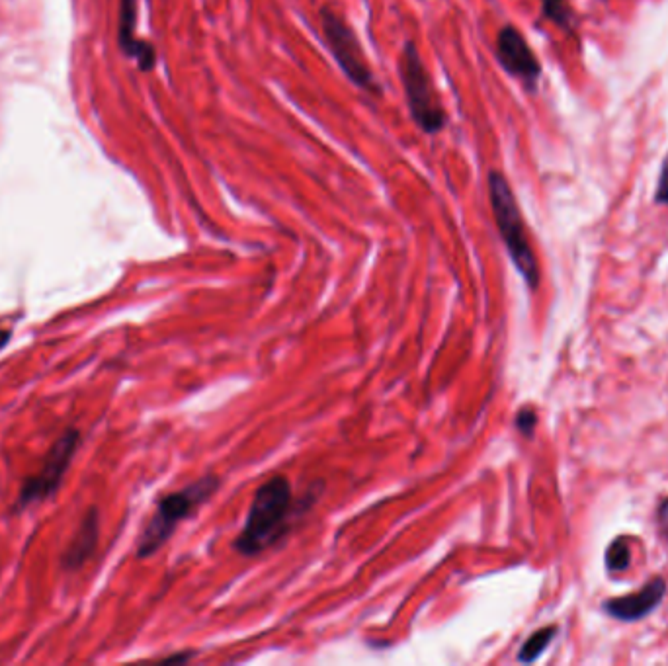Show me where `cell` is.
<instances>
[{
  "label": "cell",
  "mask_w": 668,
  "mask_h": 666,
  "mask_svg": "<svg viewBox=\"0 0 668 666\" xmlns=\"http://www.w3.org/2000/svg\"><path fill=\"white\" fill-rule=\"evenodd\" d=\"M10 336H12V331H10V329H2V327H0V350L10 342Z\"/></svg>",
  "instance_id": "17"
},
{
  "label": "cell",
  "mask_w": 668,
  "mask_h": 666,
  "mask_svg": "<svg viewBox=\"0 0 668 666\" xmlns=\"http://www.w3.org/2000/svg\"><path fill=\"white\" fill-rule=\"evenodd\" d=\"M137 26V0H120V16H118V43L122 53L135 59L139 71L149 73L157 65V51L145 40L135 38Z\"/></svg>",
  "instance_id": "8"
},
{
  "label": "cell",
  "mask_w": 668,
  "mask_h": 666,
  "mask_svg": "<svg viewBox=\"0 0 668 666\" xmlns=\"http://www.w3.org/2000/svg\"><path fill=\"white\" fill-rule=\"evenodd\" d=\"M557 635V627L555 625H549V627H543L540 631L532 633L526 643L522 645L520 649V655H518V661L520 663H534L543 651L549 647V643L553 641V637Z\"/></svg>",
  "instance_id": "11"
},
{
  "label": "cell",
  "mask_w": 668,
  "mask_h": 666,
  "mask_svg": "<svg viewBox=\"0 0 668 666\" xmlns=\"http://www.w3.org/2000/svg\"><path fill=\"white\" fill-rule=\"evenodd\" d=\"M319 20H321L323 40L327 43L344 77L362 92L374 98H381L383 88L377 83L376 75L370 67V61L364 53V47L358 40L354 28L342 18V14L334 10L333 6H323L319 10Z\"/></svg>",
  "instance_id": "5"
},
{
  "label": "cell",
  "mask_w": 668,
  "mask_h": 666,
  "mask_svg": "<svg viewBox=\"0 0 668 666\" xmlns=\"http://www.w3.org/2000/svg\"><path fill=\"white\" fill-rule=\"evenodd\" d=\"M297 504L292 483L286 477H272L254 495L243 532L235 538V549L254 557L280 542L290 528Z\"/></svg>",
  "instance_id": "1"
},
{
  "label": "cell",
  "mask_w": 668,
  "mask_h": 666,
  "mask_svg": "<svg viewBox=\"0 0 668 666\" xmlns=\"http://www.w3.org/2000/svg\"><path fill=\"white\" fill-rule=\"evenodd\" d=\"M536 422H538V418H536V413L532 409L520 411L518 418H516V426L524 436H532V432L536 428Z\"/></svg>",
  "instance_id": "14"
},
{
  "label": "cell",
  "mask_w": 668,
  "mask_h": 666,
  "mask_svg": "<svg viewBox=\"0 0 668 666\" xmlns=\"http://www.w3.org/2000/svg\"><path fill=\"white\" fill-rule=\"evenodd\" d=\"M631 563V549L626 538H616L612 545L606 551V567L612 573H620L626 571Z\"/></svg>",
  "instance_id": "13"
},
{
  "label": "cell",
  "mask_w": 668,
  "mask_h": 666,
  "mask_svg": "<svg viewBox=\"0 0 668 666\" xmlns=\"http://www.w3.org/2000/svg\"><path fill=\"white\" fill-rule=\"evenodd\" d=\"M79 444L81 432L77 428H69L59 436V440L47 452L40 473L24 483L16 508H28L36 502L53 497L59 491L61 481L79 450Z\"/></svg>",
  "instance_id": "6"
},
{
  "label": "cell",
  "mask_w": 668,
  "mask_h": 666,
  "mask_svg": "<svg viewBox=\"0 0 668 666\" xmlns=\"http://www.w3.org/2000/svg\"><path fill=\"white\" fill-rule=\"evenodd\" d=\"M217 489H219V479L215 475H206L200 481L159 500L153 518L139 536L137 557L147 559L155 555L170 540L178 524L190 518Z\"/></svg>",
  "instance_id": "4"
},
{
  "label": "cell",
  "mask_w": 668,
  "mask_h": 666,
  "mask_svg": "<svg viewBox=\"0 0 668 666\" xmlns=\"http://www.w3.org/2000/svg\"><path fill=\"white\" fill-rule=\"evenodd\" d=\"M98 536H100V520H98V510L90 508L84 516L75 540L67 547L63 553V567L67 571H77L81 569L84 563L94 555L96 545H98Z\"/></svg>",
  "instance_id": "10"
},
{
  "label": "cell",
  "mask_w": 668,
  "mask_h": 666,
  "mask_svg": "<svg viewBox=\"0 0 668 666\" xmlns=\"http://www.w3.org/2000/svg\"><path fill=\"white\" fill-rule=\"evenodd\" d=\"M657 522H659L661 532L668 538V499L663 500V502L659 504V510H657Z\"/></svg>",
  "instance_id": "16"
},
{
  "label": "cell",
  "mask_w": 668,
  "mask_h": 666,
  "mask_svg": "<svg viewBox=\"0 0 668 666\" xmlns=\"http://www.w3.org/2000/svg\"><path fill=\"white\" fill-rule=\"evenodd\" d=\"M397 75L403 84L405 100L409 106L411 120L426 135H438L448 124L446 108L440 100V94L434 81L420 57L417 43L407 40L403 45Z\"/></svg>",
  "instance_id": "3"
},
{
  "label": "cell",
  "mask_w": 668,
  "mask_h": 666,
  "mask_svg": "<svg viewBox=\"0 0 668 666\" xmlns=\"http://www.w3.org/2000/svg\"><path fill=\"white\" fill-rule=\"evenodd\" d=\"M542 12L547 20H551L553 24H557L559 28L567 32L575 28V20H577L575 10L571 8L567 0H543Z\"/></svg>",
  "instance_id": "12"
},
{
  "label": "cell",
  "mask_w": 668,
  "mask_h": 666,
  "mask_svg": "<svg viewBox=\"0 0 668 666\" xmlns=\"http://www.w3.org/2000/svg\"><path fill=\"white\" fill-rule=\"evenodd\" d=\"M487 184H489V202L493 209V217L501 233L502 243L510 254V260L524 278V282L528 284V288L538 290L540 264L530 245L524 217L518 208L512 186L501 170H491L487 176Z\"/></svg>",
  "instance_id": "2"
},
{
  "label": "cell",
  "mask_w": 668,
  "mask_h": 666,
  "mask_svg": "<svg viewBox=\"0 0 668 666\" xmlns=\"http://www.w3.org/2000/svg\"><path fill=\"white\" fill-rule=\"evenodd\" d=\"M655 202L659 206H668V157L665 165L661 168V176H659V184H657V194H655Z\"/></svg>",
  "instance_id": "15"
},
{
  "label": "cell",
  "mask_w": 668,
  "mask_h": 666,
  "mask_svg": "<svg viewBox=\"0 0 668 666\" xmlns=\"http://www.w3.org/2000/svg\"><path fill=\"white\" fill-rule=\"evenodd\" d=\"M667 594V583L665 579L657 577L645 584L639 592L629 594L624 598H614L604 604V610L622 622H637L645 616H649L665 598Z\"/></svg>",
  "instance_id": "9"
},
{
  "label": "cell",
  "mask_w": 668,
  "mask_h": 666,
  "mask_svg": "<svg viewBox=\"0 0 668 666\" xmlns=\"http://www.w3.org/2000/svg\"><path fill=\"white\" fill-rule=\"evenodd\" d=\"M497 59L501 63L502 69L514 77L516 81L524 84L530 92L538 88V83L542 79V65L540 59L536 57L534 49L522 32L514 26H504L497 36Z\"/></svg>",
  "instance_id": "7"
}]
</instances>
